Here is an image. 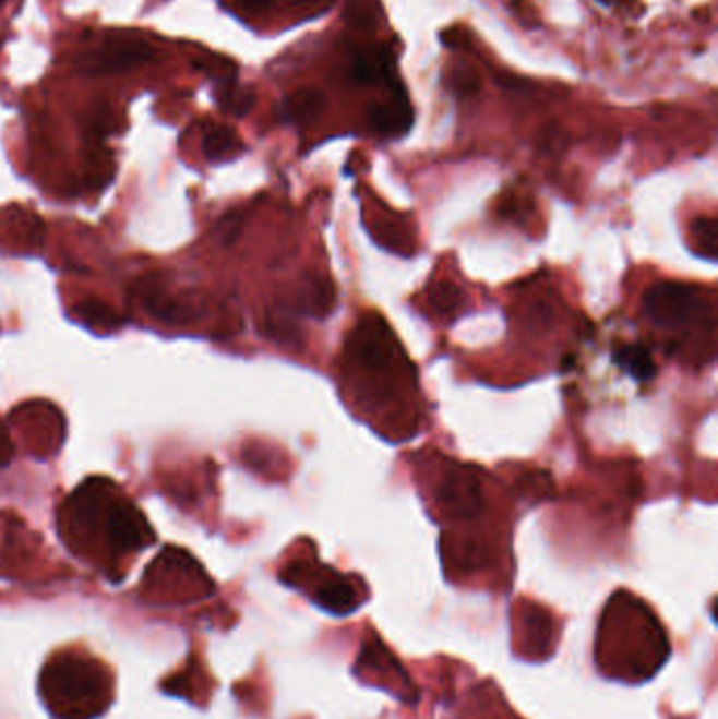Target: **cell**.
I'll use <instances>...</instances> for the list:
<instances>
[{
    "label": "cell",
    "mask_w": 718,
    "mask_h": 719,
    "mask_svg": "<svg viewBox=\"0 0 718 719\" xmlns=\"http://www.w3.org/2000/svg\"><path fill=\"white\" fill-rule=\"evenodd\" d=\"M60 530L68 547L99 562L108 573L156 539L144 514L101 478H91L74 490L61 510Z\"/></svg>",
    "instance_id": "1"
},
{
    "label": "cell",
    "mask_w": 718,
    "mask_h": 719,
    "mask_svg": "<svg viewBox=\"0 0 718 719\" xmlns=\"http://www.w3.org/2000/svg\"><path fill=\"white\" fill-rule=\"evenodd\" d=\"M595 652L605 678L641 684L670 657V642L654 610L620 591L600 616Z\"/></svg>",
    "instance_id": "2"
},
{
    "label": "cell",
    "mask_w": 718,
    "mask_h": 719,
    "mask_svg": "<svg viewBox=\"0 0 718 719\" xmlns=\"http://www.w3.org/2000/svg\"><path fill=\"white\" fill-rule=\"evenodd\" d=\"M38 692L56 719H95L115 700V675L89 652L61 650L45 662Z\"/></svg>",
    "instance_id": "3"
},
{
    "label": "cell",
    "mask_w": 718,
    "mask_h": 719,
    "mask_svg": "<svg viewBox=\"0 0 718 719\" xmlns=\"http://www.w3.org/2000/svg\"><path fill=\"white\" fill-rule=\"evenodd\" d=\"M213 591L201 564L178 547H167L146 571L142 596L154 604H190L207 598Z\"/></svg>",
    "instance_id": "4"
},
{
    "label": "cell",
    "mask_w": 718,
    "mask_h": 719,
    "mask_svg": "<svg viewBox=\"0 0 718 719\" xmlns=\"http://www.w3.org/2000/svg\"><path fill=\"white\" fill-rule=\"evenodd\" d=\"M643 312L658 328L674 333L706 331L715 335L717 317L713 301L704 290L683 283H658L647 288L643 297Z\"/></svg>",
    "instance_id": "5"
},
{
    "label": "cell",
    "mask_w": 718,
    "mask_h": 719,
    "mask_svg": "<svg viewBox=\"0 0 718 719\" xmlns=\"http://www.w3.org/2000/svg\"><path fill=\"white\" fill-rule=\"evenodd\" d=\"M280 578L287 585L306 591L314 604L339 616L355 612L362 602V594L346 576L323 566L319 568L308 562H294L280 573Z\"/></svg>",
    "instance_id": "6"
},
{
    "label": "cell",
    "mask_w": 718,
    "mask_h": 719,
    "mask_svg": "<svg viewBox=\"0 0 718 719\" xmlns=\"http://www.w3.org/2000/svg\"><path fill=\"white\" fill-rule=\"evenodd\" d=\"M156 58L151 43L135 36H108L99 47L76 58V70L85 76L124 74Z\"/></svg>",
    "instance_id": "7"
},
{
    "label": "cell",
    "mask_w": 718,
    "mask_h": 719,
    "mask_svg": "<svg viewBox=\"0 0 718 719\" xmlns=\"http://www.w3.org/2000/svg\"><path fill=\"white\" fill-rule=\"evenodd\" d=\"M346 349L355 364L371 373L390 371L396 364L400 351L388 324L378 314L360 317L355 331L348 335Z\"/></svg>",
    "instance_id": "8"
},
{
    "label": "cell",
    "mask_w": 718,
    "mask_h": 719,
    "mask_svg": "<svg viewBox=\"0 0 718 719\" xmlns=\"http://www.w3.org/2000/svg\"><path fill=\"white\" fill-rule=\"evenodd\" d=\"M436 499L451 518H477L484 505L479 471L468 465H453L436 489Z\"/></svg>",
    "instance_id": "9"
},
{
    "label": "cell",
    "mask_w": 718,
    "mask_h": 719,
    "mask_svg": "<svg viewBox=\"0 0 718 719\" xmlns=\"http://www.w3.org/2000/svg\"><path fill=\"white\" fill-rule=\"evenodd\" d=\"M520 621V639L518 650L527 659H546L554 648V625L550 619V612H546L539 606H523L518 612Z\"/></svg>",
    "instance_id": "10"
},
{
    "label": "cell",
    "mask_w": 718,
    "mask_h": 719,
    "mask_svg": "<svg viewBox=\"0 0 718 719\" xmlns=\"http://www.w3.org/2000/svg\"><path fill=\"white\" fill-rule=\"evenodd\" d=\"M140 305L151 314V316L167 322V324H183L190 320V308H186L178 297H173L167 288L154 278H144L137 283V292H135Z\"/></svg>",
    "instance_id": "11"
},
{
    "label": "cell",
    "mask_w": 718,
    "mask_h": 719,
    "mask_svg": "<svg viewBox=\"0 0 718 719\" xmlns=\"http://www.w3.org/2000/svg\"><path fill=\"white\" fill-rule=\"evenodd\" d=\"M337 292L335 285L327 276L321 274H306L301 278L300 287L296 292V312L303 316L327 317L335 310Z\"/></svg>",
    "instance_id": "12"
},
{
    "label": "cell",
    "mask_w": 718,
    "mask_h": 719,
    "mask_svg": "<svg viewBox=\"0 0 718 719\" xmlns=\"http://www.w3.org/2000/svg\"><path fill=\"white\" fill-rule=\"evenodd\" d=\"M327 108V99L316 88H298L283 97L278 106V116L283 122L294 127H308L319 120Z\"/></svg>",
    "instance_id": "13"
},
{
    "label": "cell",
    "mask_w": 718,
    "mask_h": 719,
    "mask_svg": "<svg viewBox=\"0 0 718 719\" xmlns=\"http://www.w3.org/2000/svg\"><path fill=\"white\" fill-rule=\"evenodd\" d=\"M414 112L405 95H394L390 104H378L369 110V127L382 137H396L409 131Z\"/></svg>",
    "instance_id": "14"
},
{
    "label": "cell",
    "mask_w": 718,
    "mask_h": 719,
    "mask_svg": "<svg viewBox=\"0 0 718 719\" xmlns=\"http://www.w3.org/2000/svg\"><path fill=\"white\" fill-rule=\"evenodd\" d=\"M357 671H369V673H378V675H386L388 678L390 686H396L398 688H405V692H414V686H411V680L407 673H403L400 664L392 659L386 646L380 644V642H369L362 652H360L359 664H357ZM411 696V694H409ZM414 700V696H411Z\"/></svg>",
    "instance_id": "15"
},
{
    "label": "cell",
    "mask_w": 718,
    "mask_h": 719,
    "mask_svg": "<svg viewBox=\"0 0 718 719\" xmlns=\"http://www.w3.org/2000/svg\"><path fill=\"white\" fill-rule=\"evenodd\" d=\"M394 59L386 47H367L352 59L350 76L359 85H375L380 81L392 79Z\"/></svg>",
    "instance_id": "16"
},
{
    "label": "cell",
    "mask_w": 718,
    "mask_h": 719,
    "mask_svg": "<svg viewBox=\"0 0 718 719\" xmlns=\"http://www.w3.org/2000/svg\"><path fill=\"white\" fill-rule=\"evenodd\" d=\"M163 691L188 698L192 703H207V692L211 688L207 684V673H203V667L196 659H190L181 671L176 675H169L163 682Z\"/></svg>",
    "instance_id": "17"
},
{
    "label": "cell",
    "mask_w": 718,
    "mask_h": 719,
    "mask_svg": "<svg viewBox=\"0 0 718 719\" xmlns=\"http://www.w3.org/2000/svg\"><path fill=\"white\" fill-rule=\"evenodd\" d=\"M611 360L618 369L641 383H649L658 374V364L649 349L643 346H618L611 351Z\"/></svg>",
    "instance_id": "18"
},
{
    "label": "cell",
    "mask_w": 718,
    "mask_h": 719,
    "mask_svg": "<svg viewBox=\"0 0 718 719\" xmlns=\"http://www.w3.org/2000/svg\"><path fill=\"white\" fill-rule=\"evenodd\" d=\"M242 142L230 127L210 124L203 135V154L211 163H222L239 156Z\"/></svg>",
    "instance_id": "19"
},
{
    "label": "cell",
    "mask_w": 718,
    "mask_h": 719,
    "mask_svg": "<svg viewBox=\"0 0 718 719\" xmlns=\"http://www.w3.org/2000/svg\"><path fill=\"white\" fill-rule=\"evenodd\" d=\"M294 312L296 310H289V308H272L266 317V333L280 346L298 347L303 341L300 324L294 316Z\"/></svg>",
    "instance_id": "20"
},
{
    "label": "cell",
    "mask_w": 718,
    "mask_h": 719,
    "mask_svg": "<svg viewBox=\"0 0 718 719\" xmlns=\"http://www.w3.org/2000/svg\"><path fill=\"white\" fill-rule=\"evenodd\" d=\"M426 297H428L430 310L439 317L451 320V317L457 316L464 308L462 290L450 280H436L434 285H430Z\"/></svg>",
    "instance_id": "21"
},
{
    "label": "cell",
    "mask_w": 718,
    "mask_h": 719,
    "mask_svg": "<svg viewBox=\"0 0 718 719\" xmlns=\"http://www.w3.org/2000/svg\"><path fill=\"white\" fill-rule=\"evenodd\" d=\"M219 85V91H217V104L224 112H230V115L242 116L249 115L251 108L255 106V93L249 87H239L235 76L232 79H222Z\"/></svg>",
    "instance_id": "22"
},
{
    "label": "cell",
    "mask_w": 718,
    "mask_h": 719,
    "mask_svg": "<svg viewBox=\"0 0 718 719\" xmlns=\"http://www.w3.org/2000/svg\"><path fill=\"white\" fill-rule=\"evenodd\" d=\"M371 233L382 247H386L392 253H400V255L414 253L411 231L407 230L400 221H378L371 228Z\"/></svg>",
    "instance_id": "23"
},
{
    "label": "cell",
    "mask_w": 718,
    "mask_h": 719,
    "mask_svg": "<svg viewBox=\"0 0 718 719\" xmlns=\"http://www.w3.org/2000/svg\"><path fill=\"white\" fill-rule=\"evenodd\" d=\"M74 316L83 320L85 324H89L93 328H106V331L119 328V324H122V317L112 308H108L106 303H101L97 299L81 301L74 308Z\"/></svg>",
    "instance_id": "24"
},
{
    "label": "cell",
    "mask_w": 718,
    "mask_h": 719,
    "mask_svg": "<svg viewBox=\"0 0 718 719\" xmlns=\"http://www.w3.org/2000/svg\"><path fill=\"white\" fill-rule=\"evenodd\" d=\"M695 251L708 261L718 257V224L715 217H697L691 226Z\"/></svg>",
    "instance_id": "25"
},
{
    "label": "cell",
    "mask_w": 718,
    "mask_h": 719,
    "mask_svg": "<svg viewBox=\"0 0 718 719\" xmlns=\"http://www.w3.org/2000/svg\"><path fill=\"white\" fill-rule=\"evenodd\" d=\"M447 87L459 97L477 95L480 91L479 70L472 63H466V61L455 63L451 68L450 74H447Z\"/></svg>",
    "instance_id": "26"
},
{
    "label": "cell",
    "mask_w": 718,
    "mask_h": 719,
    "mask_svg": "<svg viewBox=\"0 0 718 719\" xmlns=\"http://www.w3.org/2000/svg\"><path fill=\"white\" fill-rule=\"evenodd\" d=\"M531 202L527 199H523L520 194L516 192H510L504 196V201L500 202V208L498 213L504 217V219H510V221H516V224H525L529 221V215H531Z\"/></svg>",
    "instance_id": "27"
},
{
    "label": "cell",
    "mask_w": 718,
    "mask_h": 719,
    "mask_svg": "<svg viewBox=\"0 0 718 719\" xmlns=\"http://www.w3.org/2000/svg\"><path fill=\"white\" fill-rule=\"evenodd\" d=\"M344 17L352 28L371 29L375 26V15L367 0H350L346 4Z\"/></svg>",
    "instance_id": "28"
},
{
    "label": "cell",
    "mask_w": 718,
    "mask_h": 719,
    "mask_svg": "<svg viewBox=\"0 0 718 719\" xmlns=\"http://www.w3.org/2000/svg\"><path fill=\"white\" fill-rule=\"evenodd\" d=\"M552 320H554V308L546 299L534 301L525 314V322L531 331H546L552 324Z\"/></svg>",
    "instance_id": "29"
},
{
    "label": "cell",
    "mask_w": 718,
    "mask_h": 719,
    "mask_svg": "<svg viewBox=\"0 0 718 719\" xmlns=\"http://www.w3.org/2000/svg\"><path fill=\"white\" fill-rule=\"evenodd\" d=\"M441 40L447 45V47H451V49H455V47H462L464 45V32L462 29H445L443 34H441Z\"/></svg>",
    "instance_id": "30"
},
{
    "label": "cell",
    "mask_w": 718,
    "mask_h": 719,
    "mask_svg": "<svg viewBox=\"0 0 718 719\" xmlns=\"http://www.w3.org/2000/svg\"><path fill=\"white\" fill-rule=\"evenodd\" d=\"M13 457V446L11 440L4 430H0V465H9V460Z\"/></svg>",
    "instance_id": "31"
},
{
    "label": "cell",
    "mask_w": 718,
    "mask_h": 719,
    "mask_svg": "<svg viewBox=\"0 0 718 719\" xmlns=\"http://www.w3.org/2000/svg\"><path fill=\"white\" fill-rule=\"evenodd\" d=\"M237 2L247 11H266L274 0H237Z\"/></svg>",
    "instance_id": "32"
},
{
    "label": "cell",
    "mask_w": 718,
    "mask_h": 719,
    "mask_svg": "<svg viewBox=\"0 0 718 719\" xmlns=\"http://www.w3.org/2000/svg\"><path fill=\"white\" fill-rule=\"evenodd\" d=\"M296 2H301V4H312V2H319V0H296Z\"/></svg>",
    "instance_id": "33"
},
{
    "label": "cell",
    "mask_w": 718,
    "mask_h": 719,
    "mask_svg": "<svg viewBox=\"0 0 718 719\" xmlns=\"http://www.w3.org/2000/svg\"><path fill=\"white\" fill-rule=\"evenodd\" d=\"M4 2H7V0H0V7H2V4H4Z\"/></svg>",
    "instance_id": "34"
},
{
    "label": "cell",
    "mask_w": 718,
    "mask_h": 719,
    "mask_svg": "<svg viewBox=\"0 0 718 719\" xmlns=\"http://www.w3.org/2000/svg\"><path fill=\"white\" fill-rule=\"evenodd\" d=\"M602 2H609V0H602Z\"/></svg>",
    "instance_id": "35"
}]
</instances>
